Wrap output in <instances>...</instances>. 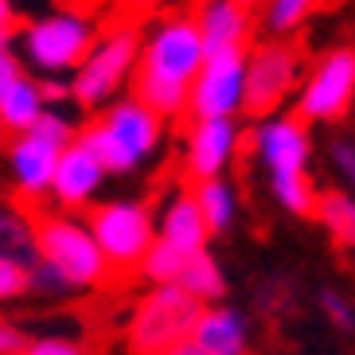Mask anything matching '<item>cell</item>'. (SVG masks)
<instances>
[{
	"mask_svg": "<svg viewBox=\"0 0 355 355\" xmlns=\"http://www.w3.org/2000/svg\"><path fill=\"white\" fill-rule=\"evenodd\" d=\"M203 40H199L196 16L172 12L160 24L153 40L141 47V59L133 67V102L153 110L157 117H184L188 94L203 71Z\"/></svg>",
	"mask_w": 355,
	"mask_h": 355,
	"instance_id": "obj_1",
	"label": "cell"
},
{
	"mask_svg": "<svg viewBox=\"0 0 355 355\" xmlns=\"http://www.w3.org/2000/svg\"><path fill=\"white\" fill-rule=\"evenodd\" d=\"M86 230L98 242L105 261L102 293H129L141 277V261L153 246V215L148 203H90L86 207Z\"/></svg>",
	"mask_w": 355,
	"mask_h": 355,
	"instance_id": "obj_2",
	"label": "cell"
},
{
	"mask_svg": "<svg viewBox=\"0 0 355 355\" xmlns=\"http://www.w3.org/2000/svg\"><path fill=\"white\" fill-rule=\"evenodd\" d=\"M160 121L153 110H145L141 102H117L105 114L90 117L83 129H74V141L102 164V172H133L141 164V157H148L160 141Z\"/></svg>",
	"mask_w": 355,
	"mask_h": 355,
	"instance_id": "obj_3",
	"label": "cell"
},
{
	"mask_svg": "<svg viewBox=\"0 0 355 355\" xmlns=\"http://www.w3.org/2000/svg\"><path fill=\"white\" fill-rule=\"evenodd\" d=\"M145 8H129L125 24H110L98 32L94 51L86 55V63L78 67L71 86V98L83 110H98L105 98H114L125 78H133V67L141 59V32H145Z\"/></svg>",
	"mask_w": 355,
	"mask_h": 355,
	"instance_id": "obj_4",
	"label": "cell"
},
{
	"mask_svg": "<svg viewBox=\"0 0 355 355\" xmlns=\"http://www.w3.org/2000/svg\"><path fill=\"white\" fill-rule=\"evenodd\" d=\"M304 67H309V43L304 40L254 43L246 55V78H242V117L261 125V117H270L293 94Z\"/></svg>",
	"mask_w": 355,
	"mask_h": 355,
	"instance_id": "obj_5",
	"label": "cell"
},
{
	"mask_svg": "<svg viewBox=\"0 0 355 355\" xmlns=\"http://www.w3.org/2000/svg\"><path fill=\"white\" fill-rule=\"evenodd\" d=\"M203 309L207 304H199L180 285L153 289L148 297H141L133 304V316H129V328H125L129 355H164L168 347L184 344Z\"/></svg>",
	"mask_w": 355,
	"mask_h": 355,
	"instance_id": "obj_6",
	"label": "cell"
},
{
	"mask_svg": "<svg viewBox=\"0 0 355 355\" xmlns=\"http://www.w3.org/2000/svg\"><path fill=\"white\" fill-rule=\"evenodd\" d=\"M98 32L94 24L86 20V8H67L55 16L28 24L24 47L40 71H74L86 63V55L94 51Z\"/></svg>",
	"mask_w": 355,
	"mask_h": 355,
	"instance_id": "obj_7",
	"label": "cell"
},
{
	"mask_svg": "<svg viewBox=\"0 0 355 355\" xmlns=\"http://www.w3.org/2000/svg\"><path fill=\"white\" fill-rule=\"evenodd\" d=\"M352 102H355V43H340L309 74L293 117L301 125H309V121H344Z\"/></svg>",
	"mask_w": 355,
	"mask_h": 355,
	"instance_id": "obj_8",
	"label": "cell"
},
{
	"mask_svg": "<svg viewBox=\"0 0 355 355\" xmlns=\"http://www.w3.org/2000/svg\"><path fill=\"white\" fill-rule=\"evenodd\" d=\"M246 55L250 51H223L207 55L203 71H199L196 86L188 94V110H184V125L196 121H227L242 105V78H246Z\"/></svg>",
	"mask_w": 355,
	"mask_h": 355,
	"instance_id": "obj_9",
	"label": "cell"
},
{
	"mask_svg": "<svg viewBox=\"0 0 355 355\" xmlns=\"http://www.w3.org/2000/svg\"><path fill=\"white\" fill-rule=\"evenodd\" d=\"M191 16H196L207 55L250 51L258 43L254 35L261 28V8H254V4H203V8H191Z\"/></svg>",
	"mask_w": 355,
	"mask_h": 355,
	"instance_id": "obj_10",
	"label": "cell"
},
{
	"mask_svg": "<svg viewBox=\"0 0 355 355\" xmlns=\"http://www.w3.org/2000/svg\"><path fill=\"white\" fill-rule=\"evenodd\" d=\"M234 125L230 121H196L188 125V145H184V184H207L219 176V168L234 153Z\"/></svg>",
	"mask_w": 355,
	"mask_h": 355,
	"instance_id": "obj_11",
	"label": "cell"
},
{
	"mask_svg": "<svg viewBox=\"0 0 355 355\" xmlns=\"http://www.w3.org/2000/svg\"><path fill=\"white\" fill-rule=\"evenodd\" d=\"M258 129V153L270 164V176H297L304 172L309 160V129L297 117H282V121H266Z\"/></svg>",
	"mask_w": 355,
	"mask_h": 355,
	"instance_id": "obj_12",
	"label": "cell"
},
{
	"mask_svg": "<svg viewBox=\"0 0 355 355\" xmlns=\"http://www.w3.org/2000/svg\"><path fill=\"white\" fill-rule=\"evenodd\" d=\"M102 184V164L86 153L78 141L71 148H63V157L55 164L51 196L59 199V207H86V199L94 196V188Z\"/></svg>",
	"mask_w": 355,
	"mask_h": 355,
	"instance_id": "obj_13",
	"label": "cell"
},
{
	"mask_svg": "<svg viewBox=\"0 0 355 355\" xmlns=\"http://www.w3.org/2000/svg\"><path fill=\"white\" fill-rule=\"evenodd\" d=\"M188 340L207 355H250L246 324H242L239 313H230V309H203Z\"/></svg>",
	"mask_w": 355,
	"mask_h": 355,
	"instance_id": "obj_14",
	"label": "cell"
},
{
	"mask_svg": "<svg viewBox=\"0 0 355 355\" xmlns=\"http://www.w3.org/2000/svg\"><path fill=\"white\" fill-rule=\"evenodd\" d=\"M12 157V172H16V191L24 196H43V191L51 188L55 180V164H59V148L43 145L35 137H20L16 145L8 148Z\"/></svg>",
	"mask_w": 355,
	"mask_h": 355,
	"instance_id": "obj_15",
	"label": "cell"
},
{
	"mask_svg": "<svg viewBox=\"0 0 355 355\" xmlns=\"http://www.w3.org/2000/svg\"><path fill=\"white\" fill-rule=\"evenodd\" d=\"M43 110L47 105H43L40 83L20 78L8 94L0 98V148H12L20 137L32 133V125L43 117Z\"/></svg>",
	"mask_w": 355,
	"mask_h": 355,
	"instance_id": "obj_16",
	"label": "cell"
},
{
	"mask_svg": "<svg viewBox=\"0 0 355 355\" xmlns=\"http://www.w3.org/2000/svg\"><path fill=\"white\" fill-rule=\"evenodd\" d=\"M160 239H164L172 250H180L184 258L203 254L211 230H207V223H203V215H199V207H196V199H191L188 188H180V196L168 203V211H164V234H160Z\"/></svg>",
	"mask_w": 355,
	"mask_h": 355,
	"instance_id": "obj_17",
	"label": "cell"
},
{
	"mask_svg": "<svg viewBox=\"0 0 355 355\" xmlns=\"http://www.w3.org/2000/svg\"><path fill=\"white\" fill-rule=\"evenodd\" d=\"M320 223L328 227L336 250L352 254V266H355V199L344 196L340 188H324L320 191Z\"/></svg>",
	"mask_w": 355,
	"mask_h": 355,
	"instance_id": "obj_18",
	"label": "cell"
},
{
	"mask_svg": "<svg viewBox=\"0 0 355 355\" xmlns=\"http://www.w3.org/2000/svg\"><path fill=\"white\" fill-rule=\"evenodd\" d=\"M180 188L191 191V199H196V207H199V215H203V223H207L211 234H223V230L230 227V219H234V199H230L227 184H219V180L184 184V180H180Z\"/></svg>",
	"mask_w": 355,
	"mask_h": 355,
	"instance_id": "obj_19",
	"label": "cell"
},
{
	"mask_svg": "<svg viewBox=\"0 0 355 355\" xmlns=\"http://www.w3.org/2000/svg\"><path fill=\"white\" fill-rule=\"evenodd\" d=\"M176 285L184 293H191L199 304H203V301H223V293H227V282H223L219 266H215V258H211L207 250L196 254V258L184 266V273H180Z\"/></svg>",
	"mask_w": 355,
	"mask_h": 355,
	"instance_id": "obj_20",
	"label": "cell"
},
{
	"mask_svg": "<svg viewBox=\"0 0 355 355\" xmlns=\"http://www.w3.org/2000/svg\"><path fill=\"white\" fill-rule=\"evenodd\" d=\"M273 196L282 199V207L301 215V219H320V188H316L309 172L297 176H273Z\"/></svg>",
	"mask_w": 355,
	"mask_h": 355,
	"instance_id": "obj_21",
	"label": "cell"
},
{
	"mask_svg": "<svg viewBox=\"0 0 355 355\" xmlns=\"http://www.w3.org/2000/svg\"><path fill=\"white\" fill-rule=\"evenodd\" d=\"M0 258L20 261L28 273L40 266V254H35L32 230H28V223H24L16 211H0Z\"/></svg>",
	"mask_w": 355,
	"mask_h": 355,
	"instance_id": "obj_22",
	"label": "cell"
},
{
	"mask_svg": "<svg viewBox=\"0 0 355 355\" xmlns=\"http://www.w3.org/2000/svg\"><path fill=\"white\" fill-rule=\"evenodd\" d=\"M254 304H258V316H266L270 324H277V320H285V316L297 313V285H293L289 277H266V282L258 285Z\"/></svg>",
	"mask_w": 355,
	"mask_h": 355,
	"instance_id": "obj_23",
	"label": "cell"
},
{
	"mask_svg": "<svg viewBox=\"0 0 355 355\" xmlns=\"http://www.w3.org/2000/svg\"><path fill=\"white\" fill-rule=\"evenodd\" d=\"M188 261H191V258H184L180 250H172L164 239H153V246H148L145 261H141V277L157 282V289H160V285H176Z\"/></svg>",
	"mask_w": 355,
	"mask_h": 355,
	"instance_id": "obj_24",
	"label": "cell"
},
{
	"mask_svg": "<svg viewBox=\"0 0 355 355\" xmlns=\"http://www.w3.org/2000/svg\"><path fill=\"white\" fill-rule=\"evenodd\" d=\"M316 12H324V8L320 4H309V0H282V4H266V8H261V20H266L270 32L293 35L309 16H316Z\"/></svg>",
	"mask_w": 355,
	"mask_h": 355,
	"instance_id": "obj_25",
	"label": "cell"
},
{
	"mask_svg": "<svg viewBox=\"0 0 355 355\" xmlns=\"http://www.w3.org/2000/svg\"><path fill=\"white\" fill-rule=\"evenodd\" d=\"M20 355H98V344H78V340H63V336H43V340H28Z\"/></svg>",
	"mask_w": 355,
	"mask_h": 355,
	"instance_id": "obj_26",
	"label": "cell"
},
{
	"mask_svg": "<svg viewBox=\"0 0 355 355\" xmlns=\"http://www.w3.org/2000/svg\"><path fill=\"white\" fill-rule=\"evenodd\" d=\"M24 293H32V273L20 261L0 258V301H16Z\"/></svg>",
	"mask_w": 355,
	"mask_h": 355,
	"instance_id": "obj_27",
	"label": "cell"
},
{
	"mask_svg": "<svg viewBox=\"0 0 355 355\" xmlns=\"http://www.w3.org/2000/svg\"><path fill=\"white\" fill-rule=\"evenodd\" d=\"M320 304H324V316H328V320H332L344 336H352V332H355V309L347 304L344 293L324 289V293H320Z\"/></svg>",
	"mask_w": 355,
	"mask_h": 355,
	"instance_id": "obj_28",
	"label": "cell"
},
{
	"mask_svg": "<svg viewBox=\"0 0 355 355\" xmlns=\"http://www.w3.org/2000/svg\"><path fill=\"white\" fill-rule=\"evenodd\" d=\"M20 78H24V74H20V59H16L8 47H0V98L8 94Z\"/></svg>",
	"mask_w": 355,
	"mask_h": 355,
	"instance_id": "obj_29",
	"label": "cell"
},
{
	"mask_svg": "<svg viewBox=\"0 0 355 355\" xmlns=\"http://www.w3.org/2000/svg\"><path fill=\"white\" fill-rule=\"evenodd\" d=\"M332 160H336V168L352 180V188H355V145H352V141H336V145H332Z\"/></svg>",
	"mask_w": 355,
	"mask_h": 355,
	"instance_id": "obj_30",
	"label": "cell"
},
{
	"mask_svg": "<svg viewBox=\"0 0 355 355\" xmlns=\"http://www.w3.org/2000/svg\"><path fill=\"white\" fill-rule=\"evenodd\" d=\"M20 28V16H16V8H12L8 0H0V47H8L12 32Z\"/></svg>",
	"mask_w": 355,
	"mask_h": 355,
	"instance_id": "obj_31",
	"label": "cell"
},
{
	"mask_svg": "<svg viewBox=\"0 0 355 355\" xmlns=\"http://www.w3.org/2000/svg\"><path fill=\"white\" fill-rule=\"evenodd\" d=\"M164 355H207V352H199V347L191 344V340H184V344H176V347H168Z\"/></svg>",
	"mask_w": 355,
	"mask_h": 355,
	"instance_id": "obj_32",
	"label": "cell"
}]
</instances>
